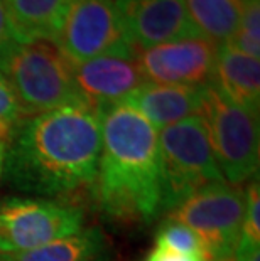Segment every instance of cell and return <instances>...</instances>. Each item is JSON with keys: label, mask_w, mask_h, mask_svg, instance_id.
Masks as SVG:
<instances>
[{"label": "cell", "mask_w": 260, "mask_h": 261, "mask_svg": "<svg viewBox=\"0 0 260 261\" xmlns=\"http://www.w3.org/2000/svg\"><path fill=\"white\" fill-rule=\"evenodd\" d=\"M100 152L98 107L80 99L22 121L5 147L2 177L19 192L63 201L93 186Z\"/></svg>", "instance_id": "6da1fadb"}, {"label": "cell", "mask_w": 260, "mask_h": 261, "mask_svg": "<svg viewBox=\"0 0 260 261\" xmlns=\"http://www.w3.org/2000/svg\"><path fill=\"white\" fill-rule=\"evenodd\" d=\"M97 107L102 152L93 199L110 219L151 224L162 214L164 201L157 130L127 101Z\"/></svg>", "instance_id": "7a4b0ae2"}, {"label": "cell", "mask_w": 260, "mask_h": 261, "mask_svg": "<svg viewBox=\"0 0 260 261\" xmlns=\"http://www.w3.org/2000/svg\"><path fill=\"white\" fill-rule=\"evenodd\" d=\"M0 71L26 118L85 99L76 88L71 64L49 42H14L0 54Z\"/></svg>", "instance_id": "3957f363"}, {"label": "cell", "mask_w": 260, "mask_h": 261, "mask_svg": "<svg viewBox=\"0 0 260 261\" xmlns=\"http://www.w3.org/2000/svg\"><path fill=\"white\" fill-rule=\"evenodd\" d=\"M215 162L226 184L239 187L258 174V113L225 96L215 83L204 88L201 113Z\"/></svg>", "instance_id": "277c9868"}, {"label": "cell", "mask_w": 260, "mask_h": 261, "mask_svg": "<svg viewBox=\"0 0 260 261\" xmlns=\"http://www.w3.org/2000/svg\"><path fill=\"white\" fill-rule=\"evenodd\" d=\"M157 143L164 182L162 213H169L201 187L225 180L215 162L201 115L159 130Z\"/></svg>", "instance_id": "5b68a950"}, {"label": "cell", "mask_w": 260, "mask_h": 261, "mask_svg": "<svg viewBox=\"0 0 260 261\" xmlns=\"http://www.w3.org/2000/svg\"><path fill=\"white\" fill-rule=\"evenodd\" d=\"M245 194L225 180L211 182L168 213L201 238L206 261H233L240 241Z\"/></svg>", "instance_id": "8992f818"}, {"label": "cell", "mask_w": 260, "mask_h": 261, "mask_svg": "<svg viewBox=\"0 0 260 261\" xmlns=\"http://www.w3.org/2000/svg\"><path fill=\"white\" fill-rule=\"evenodd\" d=\"M85 227L80 205L41 197H7L0 202V254L26 253L73 236Z\"/></svg>", "instance_id": "52a82bcc"}, {"label": "cell", "mask_w": 260, "mask_h": 261, "mask_svg": "<svg viewBox=\"0 0 260 261\" xmlns=\"http://www.w3.org/2000/svg\"><path fill=\"white\" fill-rule=\"evenodd\" d=\"M54 47L69 64L100 56H135L113 0H71Z\"/></svg>", "instance_id": "ba28073f"}, {"label": "cell", "mask_w": 260, "mask_h": 261, "mask_svg": "<svg viewBox=\"0 0 260 261\" xmlns=\"http://www.w3.org/2000/svg\"><path fill=\"white\" fill-rule=\"evenodd\" d=\"M217 51L209 39L195 36L135 51V59L149 83L203 86L213 81Z\"/></svg>", "instance_id": "9c48e42d"}, {"label": "cell", "mask_w": 260, "mask_h": 261, "mask_svg": "<svg viewBox=\"0 0 260 261\" xmlns=\"http://www.w3.org/2000/svg\"><path fill=\"white\" fill-rule=\"evenodd\" d=\"M122 25L135 51L184 37L201 36L186 0H113Z\"/></svg>", "instance_id": "30bf717a"}, {"label": "cell", "mask_w": 260, "mask_h": 261, "mask_svg": "<svg viewBox=\"0 0 260 261\" xmlns=\"http://www.w3.org/2000/svg\"><path fill=\"white\" fill-rule=\"evenodd\" d=\"M71 71L81 96L95 105L124 101L146 83L135 56H100Z\"/></svg>", "instance_id": "8fae6325"}, {"label": "cell", "mask_w": 260, "mask_h": 261, "mask_svg": "<svg viewBox=\"0 0 260 261\" xmlns=\"http://www.w3.org/2000/svg\"><path fill=\"white\" fill-rule=\"evenodd\" d=\"M203 86L184 85H157L146 81L124 101L130 103L146 116L157 132L178 123L190 116L200 115L204 98Z\"/></svg>", "instance_id": "7c38bea8"}, {"label": "cell", "mask_w": 260, "mask_h": 261, "mask_svg": "<svg viewBox=\"0 0 260 261\" xmlns=\"http://www.w3.org/2000/svg\"><path fill=\"white\" fill-rule=\"evenodd\" d=\"M14 41L56 44L71 0H4Z\"/></svg>", "instance_id": "4fadbf2b"}, {"label": "cell", "mask_w": 260, "mask_h": 261, "mask_svg": "<svg viewBox=\"0 0 260 261\" xmlns=\"http://www.w3.org/2000/svg\"><path fill=\"white\" fill-rule=\"evenodd\" d=\"M213 83L231 101L258 113L260 61L239 51L230 42L220 44L217 51Z\"/></svg>", "instance_id": "5bb4252c"}, {"label": "cell", "mask_w": 260, "mask_h": 261, "mask_svg": "<svg viewBox=\"0 0 260 261\" xmlns=\"http://www.w3.org/2000/svg\"><path fill=\"white\" fill-rule=\"evenodd\" d=\"M117 253L102 227H83L73 236L26 253L0 254V261H113Z\"/></svg>", "instance_id": "9a60e30c"}, {"label": "cell", "mask_w": 260, "mask_h": 261, "mask_svg": "<svg viewBox=\"0 0 260 261\" xmlns=\"http://www.w3.org/2000/svg\"><path fill=\"white\" fill-rule=\"evenodd\" d=\"M193 24L217 46L230 42L240 27L243 0H186Z\"/></svg>", "instance_id": "2e32d148"}, {"label": "cell", "mask_w": 260, "mask_h": 261, "mask_svg": "<svg viewBox=\"0 0 260 261\" xmlns=\"http://www.w3.org/2000/svg\"><path fill=\"white\" fill-rule=\"evenodd\" d=\"M154 241H156V246L154 248L169 249V251L206 261V253H204L201 238L191 227L181 224L178 221L166 218L160 223Z\"/></svg>", "instance_id": "e0dca14e"}, {"label": "cell", "mask_w": 260, "mask_h": 261, "mask_svg": "<svg viewBox=\"0 0 260 261\" xmlns=\"http://www.w3.org/2000/svg\"><path fill=\"white\" fill-rule=\"evenodd\" d=\"M230 44L252 58L260 56V0H243L240 27Z\"/></svg>", "instance_id": "ac0fdd59"}, {"label": "cell", "mask_w": 260, "mask_h": 261, "mask_svg": "<svg viewBox=\"0 0 260 261\" xmlns=\"http://www.w3.org/2000/svg\"><path fill=\"white\" fill-rule=\"evenodd\" d=\"M26 116L22 113L12 86L0 71V143L7 145L20 128Z\"/></svg>", "instance_id": "d6986e66"}, {"label": "cell", "mask_w": 260, "mask_h": 261, "mask_svg": "<svg viewBox=\"0 0 260 261\" xmlns=\"http://www.w3.org/2000/svg\"><path fill=\"white\" fill-rule=\"evenodd\" d=\"M239 244L260 248V182L253 177L245 191V211H243L242 231Z\"/></svg>", "instance_id": "ffe728a7"}, {"label": "cell", "mask_w": 260, "mask_h": 261, "mask_svg": "<svg viewBox=\"0 0 260 261\" xmlns=\"http://www.w3.org/2000/svg\"><path fill=\"white\" fill-rule=\"evenodd\" d=\"M14 42L15 41H14V34H12V27H10L7 9H5L4 0H0V54H2L7 47L12 46Z\"/></svg>", "instance_id": "44dd1931"}, {"label": "cell", "mask_w": 260, "mask_h": 261, "mask_svg": "<svg viewBox=\"0 0 260 261\" xmlns=\"http://www.w3.org/2000/svg\"><path fill=\"white\" fill-rule=\"evenodd\" d=\"M144 261H203L200 258H193V256H186V254H179L174 251H169V249H160V248H154L151 253L147 254Z\"/></svg>", "instance_id": "7402d4cb"}, {"label": "cell", "mask_w": 260, "mask_h": 261, "mask_svg": "<svg viewBox=\"0 0 260 261\" xmlns=\"http://www.w3.org/2000/svg\"><path fill=\"white\" fill-rule=\"evenodd\" d=\"M233 261H260V248L239 244Z\"/></svg>", "instance_id": "603a6c76"}, {"label": "cell", "mask_w": 260, "mask_h": 261, "mask_svg": "<svg viewBox=\"0 0 260 261\" xmlns=\"http://www.w3.org/2000/svg\"><path fill=\"white\" fill-rule=\"evenodd\" d=\"M5 143H0V179H2L4 174V159H5Z\"/></svg>", "instance_id": "cb8c5ba5"}]
</instances>
